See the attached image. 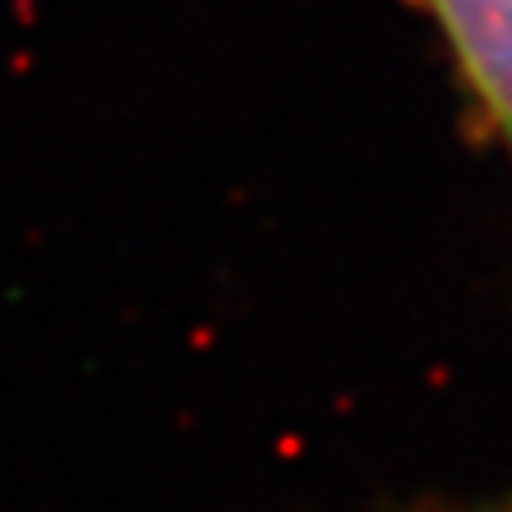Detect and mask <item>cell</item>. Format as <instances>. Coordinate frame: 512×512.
<instances>
[{
	"label": "cell",
	"mask_w": 512,
	"mask_h": 512,
	"mask_svg": "<svg viewBox=\"0 0 512 512\" xmlns=\"http://www.w3.org/2000/svg\"><path fill=\"white\" fill-rule=\"evenodd\" d=\"M461 82L512 158V0H423Z\"/></svg>",
	"instance_id": "1"
},
{
	"label": "cell",
	"mask_w": 512,
	"mask_h": 512,
	"mask_svg": "<svg viewBox=\"0 0 512 512\" xmlns=\"http://www.w3.org/2000/svg\"><path fill=\"white\" fill-rule=\"evenodd\" d=\"M508 512H512V508H508Z\"/></svg>",
	"instance_id": "2"
}]
</instances>
